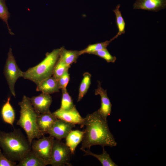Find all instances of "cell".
Instances as JSON below:
<instances>
[{
    "mask_svg": "<svg viewBox=\"0 0 166 166\" xmlns=\"http://www.w3.org/2000/svg\"><path fill=\"white\" fill-rule=\"evenodd\" d=\"M37 85V91L49 94L58 92L60 89L58 81L53 76L43 80Z\"/></svg>",
    "mask_w": 166,
    "mask_h": 166,
    "instance_id": "5bb4252c",
    "label": "cell"
},
{
    "mask_svg": "<svg viewBox=\"0 0 166 166\" xmlns=\"http://www.w3.org/2000/svg\"><path fill=\"white\" fill-rule=\"evenodd\" d=\"M91 54L98 56L108 63H114L117 59L116 57L111 55L106 49L94 52Z\"/></svg>",
    "mask_w": 166,
    "mask_h": 166,
    "instance_id": "484cf974",
    "label": "cell"
},
{
    "mask_svg": "<svg viewBox=\"0 0 166 166\" xmlns=\"http://www.w3.org/2000/svg\"><path fill=\"white\" fill-rule=\"evenodd\" d=\"M0 147L10 160L19 161L31 150V144L19 129L6 132L0 131Z\"/></svg>",
    "mask_w": 166,
    "mask_h": 166,
    "instance_id": "7a4b0ae2",
    "label": "cell"
},
{
    "mask_svg": "<svg viewBox=\"0 0 166 166\" xmlns=\"http://www.w3.org/2000/svg\"><path fill=\"white\" fill-rule=\"evenodd\" d=\"M70 67V66L66 64L59 58L54 67L52 76L58 80Z\"/></svg>",
    "mask_w": 166,
    "mask_h": 166,
    "instance_id": "603a6c76",
    "label": "cell"
},
{
    "mask_svg": "<svg viewBox=\"0 0 166 166\" xmlns=\"http://www.w3.org/2000/svg\"><path fill=\"white\" fill-rule=\"evenodd\" d=\"M60 50V48H57L47 53L45 58L39 64L23 72V77L37 85L43 80L52 76L59 57Z\"/></svg>",
    "mask_w": 166,
    "mask_h": 166,
    "instance_id": "277c9868",
    "label": "cell"
},
{
    "mask_svg": "<svg viewBox=\"0 0 166 166\" xmlns=\"http://www.w3.org/2000/svg\"><path fill=\"white\" fill-rule=\"evenodd\" d=\"M84 156L90 155L97 159L103 166H117L111 158L109 155L103 147V152L101 154H97L92 152L90 149H86L84 151Z\"/></svg>",
    "mask_w": 166,
    "mask_h": 166,
    "instance_id": "d6986e66",
    "label": "cell"
},
{
    "mask_svg": "<svg viewBox=\"0 0 166 166\" xmlns=\"http://www.w3.org/2000/svg\"><path fill=\"white\" fill-rule=\"evenodd\" d=\"M10 97H9L6 102L3 105L1 111V114L4 121L13 126L15 119L14 110L10 103Z\"/></svg>",
    "mask_w": 166,
    "mask_h": 166,
    "instance_id": "e0dca14e",
    "label": "cell"
},
{
    "mask_svg": "<svg viewBox=\"0 0 166 166\" xmlns=\"http://www.w3.org/2000/svg\"><path fill=\"white\" fill-rule=\"evenodd\" d=\"M166 0H136L133 9H140L156 12L164 9Z\"/></svg>",
    "mask_w": 166,
    "mask_h": 166,
    "instance_id": "7c38bea8",
    "label": "cell"
},
{
    "mask_svg": "<svg viewBox=\"0 0 166 166\" xmlns=\"http://www.w3.org/2000/svg\"><path fill=\"white\" fill-rule=\"evenodd\" d=\"M29 98L32 106L38 114L50 111L49 108L52 101L50 94L42 93L38 96Z\"/></svg>",
    "mask_w": 166,
    "mask_h": 166,
    "instance_id": "30bf717a",
    "label": "cell"
},
{
    "mask_svg": "<svg viewBox=\"0 0 166 166\" xmlns=\"http://www.w3.org/2000/svg\"><path fill=\"white\" fill-rule=\"evenodd\" d=\"M75 127L74 124L57 119L47 133L56 139L61 140L65 138Z\"/></svg>",
    "mask_w": 166,
    "mask_h": 166,
    "instance_id": "ba28073f",
    "label": "cell"
},
{
    "mask_svg": "<svg viewBox=\"0 0 166 166\" xmlns=\"http://www.w3.org/2000/svg\"><path fill=\"white\" fill-rule=\"evenodd\" d=\"M61 90L62 97L60 109L64 110H69L73 108L75 105L66 88L62 89Z\"/></svg>",
    "mask_w": 166,
    "mask_h": 166,
    "instance_id": "cb8c5ba5",
    "label": "cell"
},
{
    "mask_svg": "<svg viewBox=\"0 0 166 166\" xmlns=\"http://www.w3.org/2000/svg\"><path fill=\"white\" fill-rule=\"evenodd\" d=\"M52 113L57 119L75 124H80L81 127H83L84 118L81 116L75 105L69 110H64L60 108Z\"/></svg>",
    "mask_w": 166,
    "mask_h": 166,
    "instance_id": "9c48e42d",
    "label": "cell"
},
{
    "mask_svg": "<svg viewBox=\"0 0 166 166\" xmlns=\"http://www.w3.org/2000/svg\"><path fill=\"white\" fill-rule=\"evenodd\" d=\"M120 6V4H118L113 10L116 17V24L118 29V32L116 35L118 37L125 32V23L119 10Z\"/></svg>",
    "mask_w": 166,
    "mask_h": 166,
    "instance_id": "7402d4cb",
    "label": "cell"
},
{
    "mask_svg": "<svg viewBox=\"0 0 166 166\" xmlns=\"http://www.w3.org/2000/svg\"><path fill=\"white\" fill-rule=\"evenodd\" d=\"M85 129L80 149L84 151L93 145L110 147L117 144L109 129L107 119H104L97 111L88 114L84 118L83 127Z\"/></svg>",
    "mask_w": 166,
    "mask_h": 166,
    "instance_id": "6da1fadb",
    "label": "cell"
},
{
    "mask_svg": "<svg viewBox=\"0 0 166 166\" xmlns=\"http://www.w3.org/2000/svg\"><path fill=\"white\" fill-rule=\"evenodd\" d=\"M60 48L59 58L63 62L69 66L72 64L76 62L77 59L80 55L79 51L68 50L64 47Z\"/></svg>",
    "mask_w": 166,
    "mask_h": 166,
    "instance_id": "ac0fdd59",
    "label": "cell"
},
{
    "mask_svg": "<svg viewBox=\"0 0 166 166\" xmlns=\"http://www.w3.org/2000/svg\"><path fill=\"white\" fill-rule=\"evenodd\" d=\"M84 134V131L72 130L65 138V144L69 148L72 154H74L77 146L82 141Z\"/></svg>",
    "mask_w": 166,
    "mask_h": 166,
    "instance_id": "2e32d148",
    "label": "cell"
},
{
    "mask_svg": "<svg viewBox=\"0 0 166 166\" xmlns=\"http://www.w3.org/2000/svg\"><path fill=\"white\" fill-rule=\"evenodd\" d=\"M10 17V14L6 5L5 0H0V18L6 25L9 33L13 35L14 34L11 31L8 23V20Z\"/></svg>",
    "mask_w": 166,
    "mask_h": 166,
    "instance_id": "d4e9b609",
    "label": "cell"
},
{
    "mask_svg": "<svg viewBox=\"0 0 166 166\" xmlns=\"http://www.w3.org/2000/svg\"><path fill=\"white\" fill-rule=\"evenodd\" d=\"M54 137L49 136H43L31 143V150L47 165H50L51 160L52 149Z\"/></svg>",
    "mask_w": 166,
    "mask_h": 166,
    "instance_id": "52a82bcc",
    "label": "cell"
},
{
    "mask_svg": "<svg viewBox=\"0 0 166 166\" xmlns=\"http://www.w3.org/2000/svg\"><path fill=\"white\" fill-rule=\"evenodd\" d=\"M72 154L69 148L61 140H54L51 154L50 164L52 166H70Z\"/></svg>",
    "mask_w": 166,
    "mask_h": 166,
    "instance_id": "8992f818",
    "label": "cell"
},
{
    "mask_svg": "<svg viewBox=\"0 0 166 166\" xmlns=\"http://www.w3.org/2000/svg\"><path fill=\"white\" fill-rule=\"evenodd\" d=\"M15 162L12 161L7 158L0 149V166H17Z\"/></svg>",
    "mask_w": 166,
    "mask_h": 166,
    "instance_id": "83f0119b",
    "label": "cell"
},
{
    "mask_svg": "<svg viewBox=\"0 0 166 166\" xmlns=\"http://www.w3.org/2000/svg\"><path fill=\"white\" fill-rule=\"evenodd\" d=\"M57 119L50 111L38 114L37 122L39 130L44 135L47 133Z\"/></svg>",
    "mask_w": 166,
    "mask_h": 166,
    "instance_id": "4fadbf2b",
    "label": "cell"
},
{
    "mask_svg": "<svg viewBox=\"0 0 166 166\" xmlns=\"http://www.w3.org/2000/svg\"><path fill=\"white\" fill-rule=\"evenodd\" d=\"M20 107V116L17 125L21 127L26 132L30 144L34 139H39L44 135L39 130L37 124L38 114L34 110L29 97L23 96L18 103Z\"/></svg>",
    "mask_w": 166,
    "mask_h": 166,
    "instance_id": "3957f363",
    "label": "cell"
},
{
    "mask_svg": "<svg viewBox=\"0 0 166 166\" xmlns=\"http://www.w3.org/2000/svg\"><path fill=\"white\" fill-rule=\"evenodd\" d=\"M70 78L68 70H66L58 80L60 89L66 88Z\"/></svg>",
    "mask_w": 166,
    "mask_h": 166,
    "instance_id": "4316f807",
    "label": "cell"
},
{
    "mask_svg": "<svg viewBox=\"0 0 166 166\" xmlns=\"http://www.w3.org/2000/svg\"><path fill=\"white\" fill-rule=\"evenodd\" d=\"M23 72L18 67L11 48H10L4 69L3 73L9 85L11 94L15 97L14 86L17 80L23 77Z\"/></svg>",
    "mask_w": 166,
    "mask_h": 166,
    "instance_id": "5b68a950",
    "label": "cell"
},
{
    "mask_svg": "<svg viewBox=\"0 0 166 166\" xmlns=\"http://www.w3.org/2000/svg\"><path fill=\"white\" fill-rule=\"evenodd\" d=\"M91 75L85 72L83 75V78L80 85L77 102L80 101L87 93L91 84Z\"/></svg>",
    "mask_w": 166,
    "mask_h": 166,
    "instance_id": "44dd1931",
    "label": "cell"
},
{
    "mask_svg": "<svg viewBox=\"0 0 166 166\" xmlns=\"http://www.w3.org/2000/svg\"><path fill=\"white\" fill-rule=\"evenodd\" d=\"M18 162L17 166H45L47 165L32 150Z\"/></svg>",
    "mask_w": 166,
    "mask_h": 166,
    "instance_id": "9a60e30c",
    "label": "cell"
},
{
    "mask_svg": "<svg viewBox=\"0 0 166 166\" xmlns=\"http://www.w3.org/2000/svg\"><path fill=\"white\" fill-rule=\"evenodd\" d=\"M118 37L116 35L109 40L88 45L85 49L79 51L80 55L85 53L91 54L92 53L101 49H106L107 46L113 41Z\"/></svg>",
    "mask_w": 166,
    "mask_h": 166,
    "instance_id": "ffe728a7",
    "label": "cell"
},
{
    "mask_svg": "<svg viewBox=\"0 0 166 166\" xmlns=\"http://www.w3.org/2000/svg\"><path fill=\"white\" fill-rule=\"evenodd\" d=\"M95 94L99 95L101 97V106L97 111L104 119H107L111 113L112 105L108 97L106 90L101 87L99 81H98L97 88L95 90Z\"/></svg>",
    "mask_w": 166,
    "mask_h": 166,
    "instance_id": "8fae6325",
    "label": "cell"
}]
</instances>
